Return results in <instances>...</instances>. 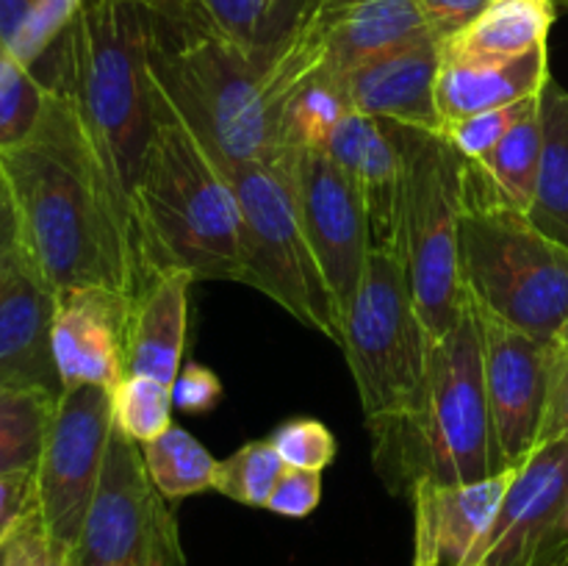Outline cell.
<instances>
[{"instance_id":"obj_1","label":"cell","mask_w":568,"mask_h":566,"mask_svg":"<svg viewBox=\"0 0 568 566\" xmlns=\"http://www.w3.org/2000/svg\"><path fill=\"white\" fill-rule=\"evenodd\" d=\"M20 214L22 253L55 294L100 286L136 303L153 281L75 103L48 87L31 137L0 153Z\"/></svg>"},{"instance_id":"obj_2","label":"cell","mask_w":568,"mask_h":566,"mask_svg":"<svg viewBox=\"0 0 568 566\" xmlns=\"http://www.w3.org/2000/svg\"><path fill=\"white\" fill-rule=\"evenodd\" d=\"M33 70L75 103L128 228L155 275L159 266L142 214V175L153 139V78L142 3L87 0Z\"/></svg>"},{"instance_id":"obj_3","label":"cell","mask_w":568,"mask_h":566,"mask_svg":"<svg viewBox=\"0 0 568 566\" xmlns=\"http://www.w3.org/2000/svg\"><path fill=\"white\" fill-rule=\"evenodd\" d=\"M375 461L392 492L419 481L471 483L499 469L483 372L480 320L464 292L453 327L433 338L419 405L375 433Z\"/></svg>"},{"instance_id":"obj_4","label":"cell","mask_w":568,"mask_h":566,"mask_svg":"<svg viewBox=\"0 0 568 566\" xmlns=\"http://www.w3.org/2000/svg\"><path fill=\"white\" fill-rule=\"evenodd\" d=\"M142 214L159 272L183 266L197 281H242V216L231 181L155 81Z\"/></svg>"},{"instance_id":"obj_5","label":"cell","mask_w":568,"mask_h":566,"mask_svg":"<svg viewBox=\"0 0 568 566\" xmlns=\"http://www.w3.org/2000/svg\"><path fill=\"white\" fill-rule=\"evenodd\" d=\"M430 347L433 336L416 309L403 259L372 247L342 325V350L372 436L419 405Z\"/></svg>"},{"instance_id":"obj_6","label":"cell","mask_w":568,"mask_h":566,"mask_svg":"<svg viewBox=\"0 0 568 566\" xmlns=\"http://www.w3.org/2000/svg\"><path fill=\"white\" fill-rule=\"evenodd\" d=\"M397 128L403 148L399 259L410 294L433 338L453 327L464 300L460 216L466 211V161L444 133Z\"/></svg>"},{"instance_id":"obj_7","label":"cell","mask_w":568,"mask_h":566,"mask_svg":"<svg viewBox=\"0 0 568 566\" xmlns=\"http://www.w3.org/2000/svg\"><path fill=\"white\" fill-rule=\"evenodd\" d=\"M460 286L483 314L555 342L568 320V250L544 236L527 214L466 205Z\"/></svg>"},{"instance_id":"obj_8","label":"cell","mask_w":568,"mask_h":566,"mask_svg":"<svg viewBox=\"0 0 568 566\" xmlns=\"http://www.w3.org/2000/svg\"><path fill=\"white\" fill-rule=\"evenodd\" d=\"M220 161L242 216V281L294 320L342 347V316L300 222L283 153L272 161Z\"/></svg>"},{"instance_id":"obj_9","label":"cell","mask_w":568,"mask_h":566,"mask_svg":"<svg viewBox=\"0 0 568 566\" xmlns=\"http://www.w3.org/2000/svg\"><path fill=\"white\" fill-rule=\"evenodd\" d=\"M166 503L144 464L142 444L114 427L87 522L64 566H186Z\"/></svg>"},{"instance_id":"obj_10","label":"cell","mask_w":568,"mask_h":566,"mask_svg":"<svg viewBox=\"0 0 568 566\" xmlns=\"http://www.w3.org/2000/svg\"><path fill=\"white\" fill-rule=\"evenodd\" d=\"M111 431V388L75 386L59 394L37 464V511L64 560L87 522Z\"/></svg>"},{"instance_id":"obj_11","label":"cell","mask_w":568,"mask_h":566,"mask_svg":"<svg viewBox=\"0 0 568 566\" xmlns=\"http://www.w3.org/2000/svg\"><path fill=\"white\" fill-rule=\"evenodd\" d=\"M283 161L305 239L344 325L372 250L364 200L325 150H283Z\"/></svg>"},{"instance_id":"obj_12","label":"cell","mask_w":568,"mask_h":566,"mask_svg":"<svg viewBox=\"0 0 568 566\" xmlns=\"http://www.w3.org/2000/svg\"><path fill=\"white\" fill-rule=\"evenodd\" d=\"M464 566H568V444L516 466L497 516Z\"/></svg>"},{"instance_id":"obj_13","label":"cell","mask_w":568,"mask_h":566,"mask_svg":"<svg viewBox=\"0 0 568 566\" xmlns=\"http://www.w3.org/2000/svg\"><path fill=\"white\" fill-rule=\"evenodd\" d=\"M477 309V305H475ZM483 372L499 469H516L541 444L555 342L530 336L477 311Z\"/></svg>"},{"instance_id":"obj_14","label":"cell","mask_w":568,"mask_h":566,"mask_svg":"<svg viewBox=\"0 0 568 566\" xmlns=\"http://www.w3.org/2000/svg\"><path fill=\"white\" fill-rule=\"evenodd\" d=\"M442 70V39L433 33L399 42L338 72L349 109L394 125L442 133L436 81Z\"/></svg>"},{"instance_id":"obj_15","label":"cell","mask_w":568,"mask_h":566,"mask_svg":"<svg viewBox=\"0 0 568 566\" xmlns=\"http://www.w3.org/2000/svg\"><path fill=\"white\" fill-rule=\"evenodd\" d=\"M131 309L122 294L100 286L55 294L53 358L61 386L114 388L125 370V338Z\"/></svg>"},{"instance_id":"obj_16","label":"cell","mask_w":568,"mask_h":566,"mask_svg":"<svg viewBox=\"0 0 568 566\" xmlns=\"http://www.w3.org/2000/svg\"><path fill=\"white\" fill-rule=\"evenodd\" d=\"M55 292L26 253L0 270V388L6 392H64L53 358Z\"/></svg>"},{"instance_id":"obj_17","label":"cell","mask_w":568,"mask_h":566,"mask_svg":"<svg viewBox=\"0 0 568 566\" xmlns=\"http://www.w3.org/2000/svg\"><path fill=\"white\" fill-rule=\"evenodd\" d=\"M514 469L471 483L419 481L414 499V564L464 566L497 516Z\"/></svg>"},{"instance_id":"obj_18","label":"cell","mask_w":568,"mask_h":566,"mask_svg":"<svg viewBox=\"0 0 568 566\" xmlns=\"http://www.w3.org/2000/svg\"><path fill=\"white\" fill-rule=\"evenodd\" d=\"M325 153L358 186L369 220L372 247L399 253L403 148L394 122L349 111L333 131Z\"/></svg>"},{"instance_id":"obj_19","label":"cell","mask_w":568,"mask_h":566,"mask_svg":"<svg viewBox=\"0 0 568 566\" xmlns=\"http://www.w3.org/2000/svg\"><path fill=\"white\" fill-rule=\"evenodd\" d=\"M292 20L327 50L336 72L430 33L416 0H294Z\"/></svg>"},{"instance_id":"obj_20","label":"cell","mask_w":568,"mask_h":566,"mask_svg":"<svg viewBox=\"0 0 568 566\" xmlns=\"http://www.w3.org/2000/svg\"><path fill=\"white\" fill-rule=\"evenodd\" d=\"M197 277L183 266L155 272L128 320V375H150L172 386L183 366L189 331V292Z\"/></svg>"},{"instance_id":"obj_21","label":"cell","mask_w":568,"mask_h":566,"mask_svg":"<svg viewBox=\"0 0 568 566\" xmlns=\"http://www.w3.org/2000/svg\"><path fill=\"white\" fill-rule=\"evenodd\" d=\"M549 81V44L505 61L442 59L436 81L442 131L466 117L538 98Z\"/></svg>"},{"instance_id":"obj_22","label":"cell","mask_w":568,"mask_h":566,"mask_svg":"<svg viewBox=\"0 0 568 566\" xmlns=\"http://www.w3.org/2000/svg\"><path fill=\"white\" fill-rule=\"evenodd\" d=\"M541 105L519 122L497 148L466 161L464 198L469 209H510L527 214L541 170Z\"/></svg>"},{"instance_id":"obj_23","label":"cell","mask_w":568,"mask_h":566,"mask_svg":"<svg viewBox=\"0 0 568 566\" xmlns=\"http://www.w3.org/2000/svg\"><path fill=\"white\" fill-rule=\"evenodd\" d=\"M558 20L555 0H491L475 20L442 42V59L505 61L544 48Z\"/></svg>"},{"instance_id":"obj_24","label":"cell","mask_w":568,"mask_h":566,"mask_svg":"<svg viewBox=\"0 0 568 566\" xmlns=\"http://www.w3.org/2000/svg\"><path fill=\"white\" fill-rule=\"evenodd\" d=\"M541 170L527 220L568 250V92L549 81L541 92Z\"/></svg>"},{"instance_id":"obj_25","label":"cell","mask_w":568,"mask_h":566,"mask_svg":"<svg viewBox=\"0 0 568 566\" xmlns=\"http://www.w3.org/2000/svg\"><path fill=\"white\" fill-rule=\"evenodd\" d=\"M142 3L194 17L247 50L275 48L294 14V0H142Z\"/></svg>"},{"instance_id":"obj_26","label":"cell","mask_w":568,"mask_h":566,"mask_svg":"<svg viewBox=\"0 0 568 566\" xmlns=\"http://www.w3.org/2000/svg\"><path fill=\"white\" fill-rule=\"evenodd\" d=\"M338 72L327 70L294 92L281 120L283 150H325L338 122L349 114Z\"/></svg>"},{"instance_id":"obj_27","label":"cell","mask_w":568,"mask_h":566,"mask_svg":"<svg viewBox=\"0 0 568 566\" xmlns=\"http://www.w3.org/2000/svg\"><path fill=\"white\" fill-rule=\"evenodd\" d=\"M142 455L155 488L170 503L214 488L220 461L183 427L172 425L155 442L142 444Z\"/></svg>"},{"instance_id":"obj_28","label":"cell","mask_w":568,"mask_h":566,"mask_svg":"<svg viewBox=\"0 0 568 566\" xmlns=\"http://www.w3.org/2000/svg\"><path fill=\"white\" fill-rule=\"evenodd\" d=\"M55 400L44 392H0V472L37 469Z\"/></svg>"},{"instance_id":"obj_29","label":"cell","mask_w":568,"mask_h":566,"mask_svg":"<svg viewBox=\"0 0 568 566\" xmlns=\"http://www.w3.org/2000/svg\"><path fill=\"white\" fill-rule=\"evenodd\" d=\"M48 103V83L0 44V153L33 133Z\"/></svg>"},{"instance_id":"obj_30","label":"cell","mask_w":568,"mask_h":566,"mask_svg":"<svg viewBox=\"0 0 568 566\" xmlns=\"http://www.w3.org/2000/svg\"><path fill=\"white\" fill-rule=\"evenodd\" d=\"M172 386L150 375H125L111 388L114 427L136 444H150L172 427Z\"/></svg>"},{"instance_id":"obj_31","label":"cell","mask_w":568,"mask_h":566,"mask_svg":"<svg viewBox=\"0 0 568 566\" xmlns=\"http://www.w3.org/2000/svg\"><path fill=\"white\" fill-rule=\"evenodd\" d=\"M283 469H286V461L281 458L275 444L270 438H255L216 464L214 492L250 508H266V499Z\"/></svg>"},{"instance_id":"obj_32","label":"cell","mask_w":568,"mask_h":566,"mask_svg":"<svg viewBox=\"0 0 568 566\" xmlns=\"http://www.w3.org/2000/svg\"><path fill=\"white\" fill-rule=\"evenodd\" d=\"M541 105V94L530 100H521V103L503 105V109L483 111V114L466 117V120L453 122V125L444 128V137L453 142V148L464 155V161H475L480 155H486L488 150L497 148L516 125H519L525 117H530L532 111Z\"/></svg>"},{"instance_id":"obj_33","label":"cell","mask_w":568,"mask_h":566,"mask_svg":"<svg viewBox=\"0 0 568 566\" xmlns=\"http://www.w3.org/2000/svg\"><path fill=\"white\" fill-rule=\"evenodd\" d=\"M286 466H300V469L325 472L336 458V436L331 427L322 425L320 420H288L270 436Z\"/></svg>"},{"instance_id":"obj_34","label":"cell","mask_w":568,"mask_h":566,"mask_svg":"<svg viewBox=\"0 0 568 566\" xmlns=\"http://www.w3.org/2000/svg\"><path fill=\"white\" fill-rule=\"evenodd\" d=\"M83 3L87 0H37L33 11L28 14L26 26L20 28V33H17L9 50L22 64L33 67L48 53L50 44L61 37V31L70 26V20L78 14V9Z\"/></svg>"},{"instance_id":"obj_35","label":"cell","mask_w":568,"mask_h":566,"mask_svg":"<svg viewBox=\"0 0 568 566\" xmlns=\"http://www.w3.org/2000/svg\"><path fill=\"white\" fill-rule=\"evenodd\" d=\"M320 499H322V472L286 466L283 475L277 477L270 499H266V511L288 516V519H303V516L314 514Z\"/></svg>"},{"instance_id":"obj_36","label":"cell","mask_w":568,"mask_h":566,"mask_svg":"<svg viewBox=\"0 0 568 566\" xmlns=\"http://www.w3.org/2000/svg\"><path fill=\"white\" fill-rule=\"evenodd\" d=\"M3 566H64V555L50 542L37 505L17 525Z\"/></svg>"},{"instance_id":"obj_37","label":"cell","mask_w":568,"mask_h":566,"mask_svg":"<svg viewBox=\"0 0 568 566\" xmlns=\"http://www.w3.org/2000/svg\"><path fill=\"white\" fill-rule=\"evenodd\" d=\"M222 397V381L205 364H186L172 383V403L183 414H205Z\"/></svg>"},{"instance_id":"obj_38","label":"cell","mask_w":568,"mask_h":566,"mask_svg":"<svg viewBox=\"0 0 568 566\" xmlns=\"http://www.w3.org/2000/svg\"><path fill=\"white\" fill-rule=\"evenodd\" d=\"M37 505V469L0 472V536L14 530Z\"/></svg>"},{"instance_id":"obj_39","label":"cell","mask_w":568,"mask_h":566,"mask_svg":"<svg viewBox=\"0 0 568 566\" xmlns=\"http://www.w3.org/2000/svg\"><path fill=\"white\" fill-rule=\"evenodd\" d=\"M488 3L491 0H416L430 33L442 42H447L460 28L469 26Z\"/></svg>"},{"instance_id":"obj_40","label":"cell","mask_w":568,"mask_h":566,"mask_svg":"<svg viewBox=\"0 0 568 566\" xmlns=\"http://www.w3.org/2000/svg\"><path fill=\"white\" fill-rule=\"evenodd\" d=\"M541 442L568 444V347L555 344L552 383H549L547 416H544Z\"/></svg>"},{"instance_id":"obj_41","label":"cell","mask_w":568,"mask_h":566,"mask_svg":"<svg viewBox=\"0 0 568 566\" xmlns=\"http://www.w3.org/2000/svg\"><path fill=\"white\" fill-rule=\"evenodd\" d=\"M20 253H22L20 214H17L11 183L9 178H6L3 164H0V270H3V266Z\"/></svg>"},{"instance_id":"obj_42","label":"cell","mask_w":568,"mask_h":566,"mask_svg":"<svg viewBox=\"0 0 568 566\" xmlns=\"http://www.w3.org/2000/svg\"><path fill=\"white\" fill-rule=\"evenodd\" d=\"M37 0H0V44L11 48Z\"/></svg>"},{"instance_id":"obj_43","label":"cell","mask_w":568,"mask_h":566,"mask_svg":"<svg viewBox=\"0 0 568 566\" xmlns=\"http://www.w3.org/2000/svg\"><path fill=\"white\" fill-rule=\"evenodd\" d=\"M20 522H22V519H20ZM14 530H17V527H14ZM14 530L6 533V536H0V566H3L6 553H9V544H11V536H14Z\"/></svg>"},{"instance_id":"obj_44","label":"cell","mask_w":568,"mask_h":566,"mask_svg":"<svg viewBox=\"0 0 568 566\" xmlns=\"http://www.w3.org/2000/svg\"><path fill=\"white\" fill-rule=\"evenodd\" d=\"M555 344H560V347H568V320L564 322V327L558 331V336H555Z\"/></svg>"},{"instance_id":"obj_45","label":"cell","mask_w":568,"mask_h":566,"mask_svg":"<svg viewBox=\"0 0 568 566\" xmlns=\"http://www.w3.org/2000/svg\"><path fill=\"white\" fill-rule=\"evenodd\" d=\"M555 6H558V11H560V9L568 11V0H555Z\"/></svg>"},{"instance_id":"obj_46","label":"cell","mask_w":568,"mask_h":566,"mask_svg":"<svg viewBox=\"0 0 568 566\" xmlns=\"http://www.w3.org/2000/svg\"><path fill=\"white\" fill-rule=\"evenodd\" d=\"M148 566H170V564H164V560H153V564H148Z\"/></svg>"},{"instance_id":"obj_47","label":"cell","mask_w":568,"mask_h":566,"mask_svg":"<svg viewBox=\"0 0 568 566\" xmlns=\"http://www.w3.org/2000/svg\"><path fill=\"white\" fill-rule=\"evenodd\" d=\"M0 392H6V388H0Z\"/></svg>"},{"instance_id":"obj_48","label":"cell","mask_w":568,"mask_h":566,"mask_svg":"<svg viewBox=\"0 0 568 566\" xmlns=\"http://www.w3.org/2000/svg\"><path fill=\"white\" fill-rule=\"evenodd\" d=\"M414 566H422V564H414Z\"/></svg>"}]
</instances>
